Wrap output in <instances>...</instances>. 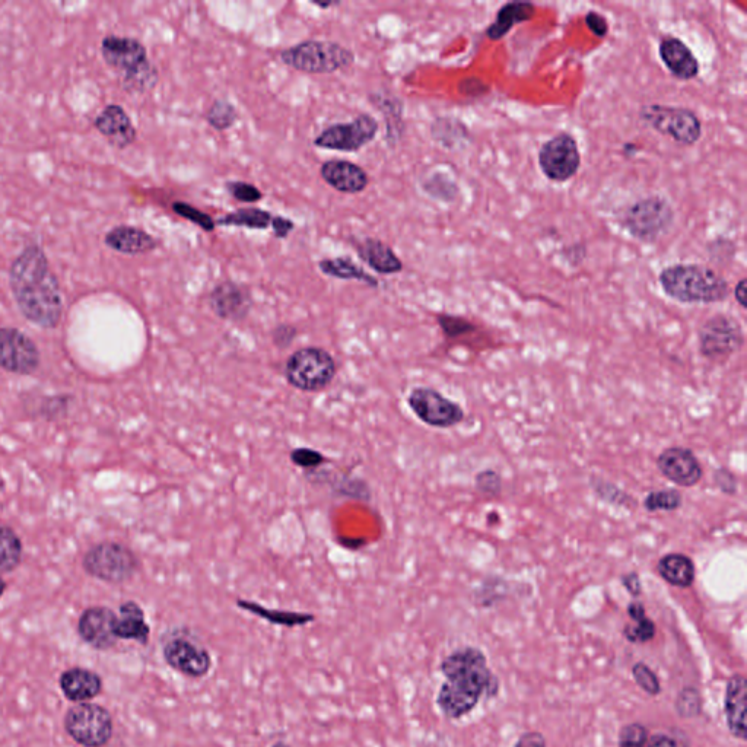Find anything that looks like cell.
I'll return each mask as SVG.
<instances>
[{"label":"cell","instance_id":"cell-58","mask_svg":"<svg viewBox=\"0 0 747 747\" xmlns=\"http://www.w3.org/2000/svg\"><path fill=\"white\" fill-rule=\"evenodd\" d=\"M647 747H679V745L675 739L666 734H656V736H650Z\"/></svg>","mask_w":747,"mask_h":747},{"label":"cell","instance_id":"cell-19","mask_svg":"<svg viewBox=\"0 0 747 747\" xmlns=\"http://www.w3.org/2000/svg\"><path fill=\"white\" fill-rule=\"evenodd\" d=\"M116 619V613L108 607H89L79 618V637L95 650H110L119 641L114 635Z\"/></svg>","mask_w":747,"mask_h":747},{"label":"cell","instance_id":"cell-7","mask_svg":"<svg viewBox=\"0 0 747 747\" xmlns=\"http://www.w3.org/2000/svg\"><path fill=\"white\" fill-rule=\"evenodd\" d=\"M338 374V364L326 349L310 346L298 349L285 364V378L289 386L305 393L326 390Z\"/></svg>","mask_w":747,"mask_h":747},{"label":"cell","instance_id":"cell-25","mask_svg":"<svg viewBox=\"0 0 747 747\" xmlns=\"http://www.w3.org/2000/svg\"><path fill=\"white\" fill-rule=\"evenodd\" d=\"M536 15V5L532 2H507L497 11L495 21L486 28L485 36L491 41L504 40L514 27L532 21Z\"/></svg>","mask_w":747,"mask_h":747},{"label":"cell","instance_id":"cell-34","mask_svg":"<svg viewBox=\"0 0 747 747\" xmlns=\"http://www.w3.org/2000/svg\"><path fill=\"white\" fill-rule=\"evenodd\" d=\"M629 618L634 625H626L623 629V637L632 644H644L656 637V623L651 621L645 612V607L640 602L631 603L628 606Z\"/></svg>","mask_w":747,"mask_h":747},{"label":"cell","instance_id":"cell-22","mask_svg":"<svg viewBox=\"0 0 747 747\" xmlns=\"http://www.w3.org/2000/svg\"><path fill=\"white\" fill-rule=\"evenodd\" d=\"M94 125L98 132L116 148L125 149L135 142V126L126 111L117 104H110L104 108L95 119Z\"/></svg>","mask_w":747,"mask_h":747},{"label":"cell","instance_id":"cell-36","mask_svg":"<svg viewBox=\"0 0 747 747\" xmlns=\"http://www.w3.org/2000/svg\"><path fill=\"white\" fill-rule=\"evenodd\" d=\"M22 558L21 540L14 530L0 526V574L14 571Z\"/></svg>","mask_w":747,"mask_h":747},{"label":"cell","instance_id":"cell-3","mask_svg":"<svg viewBox=\"0 0 747 747\" xmlns=\"http://www.w3.org/2000/svg\"><path fill=\"white\" fill-rule=\"evenodd\" d=\"M661 291L680 304H717L730 297V285L717 270L699 263H676L659 275Z\"/></svg>","mask_w":747,"mask_h":747},{"label":"cell","instance_id":"cell-45","mask_svg":"<svg viewBox=\"0 0 747 747\" xmlns=\"http://www.w3.org/2000/svg\"><path fill=\"white\" fill-rule=\"evenodd\" d=\"M593 488L594 491L599 494V497L602 499H605V501L610 502V504L615 505H625V507H629V504H635L634 499L629 497L628 494H625V492H622L621 489L616 488V486H613L612 483L602 481V479L593 478Z\"/></svg>","mask_w":747,"mask_h":747},{"label":"cell","instance_id":"cell-17","mask_svg":"<svg viewBox=\"0 0 747 747\" xmlns=\"http://www.w3.org/2000/svg\"><path fill=\"white\" fill-rule=\"evenodd\" d=\"M661 475L677 486L692 488L704 476V469L691 448L669 447L657 459Z\"/></svg>","mask_w":747,"mask_h":747},{"label":"cell","instance_id":"cell-61","mask_svg":"<svg viewBox=\"0 0 747 747\" xmlns=\"http://www.w3.org/2000/svg\"><path fill=\"white\" fill-rule=\"evenodd\" d=\"M5 590H6L5 581H3L2 578H0V597L3 596V593H5Z\"/></svg>","mask_w":747,"mask_h":747},{"label":"cell","instance_id":"cell-62","mask_svg":"<svg viewBox=\"0 0 747 747\" xmlns=\"http://www.w3.org/2000/svg\"><path fill=\"white\" fill-rule=\"evenodd\" d=\"M272 747H292V746H289L288 743H285V742H276V743H273Z\"/></svg>","mask_w":747,"mask_h":747},{"label":"cell","instance_id":"cell-12","mask_svg":"<svg viewBox=\"0 0 747 747\" xmlns=\"http://www.w3.org/2000/svg\"><path fill=\"white\" fill-rule=\"evenodd\" d=\"M581 152L577 139L568 132L553 136L540 146L537 164L543 176L552 183H567L581 168Z\"/></svg>","mask_w":747,"mask_h":747},{"label":"cell","instance_id":"cell-23","mask_svg":"<svg viewBox=\"0 0 747 747\" xmlns=\"http://www.w3.org/2000/svg\"><path fill=\"white\" fill-rule=\"evenodd\" d=\"M746 701L747 682L743 675L731 676L726 686V701H724V712H726L727 726L730 733L736 739H747L746 730Z\"/></svg>","mask_w":747,"mask_h":747},{"label":"cell","instance_id":"cell-15","mask_svg":"<svg viewBox=\"0 0 747 747\" xmlns=\"http://www.w3.org/2000/svg\"><path fill=\"white\" fill-rule=\"evenodd\" d=\"M162 657L167 666L190 679L208 676L214 666L211 653L183 635H173L165 641Z\"/></svg>","mask_w":747,"mask_h":747},{"label":"cell","instance_id":"cell-2","mask_svg":"<svg viewBox=\"0 0 747 747\" xmlns=\"http://www.w3.org/2000/svg\"><path fill=\"white\" fill-rule=\"evenodd\" d=\"M440 670L447 680L438 692L437 705L448 720H459L475 710L482 698L498 695V677L479 648L453 651L441 661Z\"/></svg>","mask_w":747,"mask_h":747},{"label":"cell","instance_id":"cell-27","mask_svg":"<svg viewBox=\"0 0 747 747\" xmlns=\"http://www.w3.org/2000/svg\"><path fill=\"white\" fill-rule=\"evenodd\" d=\"M355 249L359 257L380 275H396L403 270V262L392 247L378 238H364L356 244Z\"/></svg>","mask_w":747,"mask_h":747},{"label":"cell","instance_id":"cell-29","mask_svg":"<svg viewBox=\"0 0 747 747\" xmlns=\"http://www.w3.org/2000/svg\"><path fill=\"white\" fill-rule=\"evenodd\" d=\"M235 605H237L238 609L244 610V612H249L250 615L257 616V618L269 622L270 625L284 626V628H298V626H305L308 625V623L316 621V616H314L313 613L269 609V607L259 605V603L256 602H251V600L237 599Z\"/></svg>","mask_w":747,"mask_h":747},{"label":"cell","instance_id":"cell-47","mask_svg":"<svg viewBox=\"0 0 747 747\" xmlns=\"http://www.w3.org/2000/svg\"><path fill=\"white\" fill-rule=\"evenodd\" d=\"M475 485L483 495H498L501 492V476L494 470H483L475 476Z\"/></svg>","mask_w":747,"mask_h":747},{"label":"cell","instance_id":"cell-18","mask_svg":"<svg viewBox=\"0 0 747 747\" xmlns=\"http://www.w3.org/2000/svg\"><path fill=\"white\" fill-rule=\"evenodd\" d=\"M251 295L249 289L237 282L224 281L212 289L209 295V307L221 320L238 323L247 319L250 314Z\"/></svg>","mask_w":747,"mask_h":747},{"label":"cell","instance_id":"cell-43","mask_svg":"<svg viewBox=\"0 0 747 747\" xmlns=\"http://www.w3.org/2000/svg\"><path fill=\"white\" fill-rule=\"evenodd\" d=\"M289 457H291V462L295 466L301 467V469L307 470V472L320 469L323 464L329 463V459H326L324 454L314 450V448L308 447L295 448Z\"/></svg>","mask_w":747,"mask_h":747},{"label":"cell","instance_id":"cell-41","mask_svg":"<svg viewBox=\"0 0 747 747\" xmlns=\"http://www.w3.org/2000/svg\"><path fill=\"white\" fill-rule=\"evenodd\" d=\"M437 321L444 335L450 339L460 338V336L469 335V333L478 330V327L472 321L464 319V317L453 316V314H440Z\"/></svg>","mask_w":747,"mask_h":747},{"label":"cell","instance_id":"cell-53","mask_svg":"<svg viewBox=\"0 0 747 747\" xmlns=\"http://www.w3.org/2000/svg\"><path fill=\"white\" fill-rule=\"evenodd\" d=\"M270 227L273 228L275 237L279 238V240L288 237V235L295 230L294 222H292L291 219L284 218V216H273L272 225H270Z\"/></svg>","mask_w":747,"mask_h":747},{"label":"cell","instance_id":"cell-52","mask_svg":"<svg viewBox=\"0 0 747 747\" xmlns=\"http://www.w3.org/2000/svg\"><path fill=\"white\" fill-rule=\"evenodd\" d=\"M715 483L724 494L734 495L737 492V479L730 470L718 469L715 472Z\"/></svg>","mask_w":747,"mask_h":747},{"label":"cell","instance_id":"cell-4","mask_svg":"<svg viewBox=\"0 0 747 747\" xmlns=\"http://www.w3.org/2000/svg\"><path fill=\"white\" fill-rule=\"evenodd\" d=\"M101 53L107 65L122 75L127 92L145 94L158 84V71L149 62L145 46L136 38L108 36L101 43Z\"/></svg>","mask_w":747,"mask_h":747},{"label":"cell","instance_id":"cell-40","mask_svg":"<svg viewBox=\"0 0 747 747\" xmlns=\"http://www.w3.org/2000/svg\"><path fill=\"white\" fill-rule=\"evenodd\" d=\"M173 212L174 214L181 216V218L187 219V221L192 222V224L197 225V227H199L200 230H203L206 232L215 231V228H216L215 219L212 218L211 215L205 214V212H202L200 211V209L195 208V206L190 205V203H186V202L173 203Z\"/></svg>","mask_w":747,"mask_h":747},{"label":"cell","instance_id":"cell-14","mask_svg":"<svg viewBox=\"0 0 747 747\" xmlns=\"http://www.w3.org/2000/svg\"><path fill=\"white\" fill-rule=\"evenodd\" d=\"M378 122L370 114H361L349 123L327 127L314 139V146L330 151L356 152L373 142Z\"/></svg>","mask_w":747,"mask_h":747},{"label":"cell","instance_id":"cell-50","mask_svg":"<svg viewBox=\"0 0 747 747\" xmlns=\"http://www.w3.org/2000/svg\"><path fill=\"white\" fill-rule=\"evenodd\" d=\"M686 692H688L689 698H685L683 694L677 696L676 710L682 717H694L701 711V698H699V694H696L694 699L691 698L694 688H686Z\"/></svg>","mask_w":747,"mask_h":747},{"label":"cell","instance_id":"cell-37","mask_svg":"<svg viewBox=\"0 0 747 747\" xmlns=\"http://www.w3.org/2000/svg\"><path fill=\"white\" fill-rule=\"evenodd\" d=\"M422 189L431 196L432 199L441 200V202L451 203L459 196V184L448 177L447 174L435 173L422 181Z\"/></svg>","mask_w":747,"mask_h":747},{"label":"cell","instance_id":"cell-42","mask_svg":"<svg viewBox=\"0 0 747 747\" xmlns=\"http://www.w3.org/2000/svg\"><path fill=\"white\" fill-rule=\"evenodd\" d=\"M632 676H634L635 683L645 692V694L651 696H657L661 694V683L656 673L650 669L645 663H637L632 667Z\"/></svg>","mask_w":747,"mask_h":747},{"label":"cell","instance_id":"cell-59","mask_svg":"<svg viewBox=\"0 0 747 747\" xmlns=\"http://www.w3.org/2000/svg\"><path fill=\"white\" fill-rule=\"evenodd\" d=\"M638 151H640V148H638L635 143L628 142L623 145V154L626 155V157L631 158L634 157V155L638 154Z\"/></svg>","mask_w":747,"mask_h":747},{"label":"cell","instance_id":"cell-32","mask_svg":"<svg viewBox=\"0 0 747 747\" xmlns=\"http://www.w3.org/2000/svg\"><path fill=\"white\" fill-rule=\"evenodd\" d=\"M321 273L330 278L342 279V281H359L365 285L377 288L378 281L365 272L362 267L356 265L354 260L349 257H338V259H324L319 263Z\"/></svg>","mask_w":747,"mask_h":747},{"label":"cell","instance_id":"cell-31","mask_svg":"<svg viewBox=\"0 0 747 747\" xmlns=\"http://www.w3.org/2000/svg\"><path fill=\"white\" fill-rule=\"evenodd\" d=\"M660 577L673 587L689 588L694 584L696 568L694 561L683 553H669L657 565Z\"/></svg>","mask_w":747,"mask_h":747},{"label":"cell","instance_id":"cell-35","mask_svg":"<svg viewBox=\"0 0 747 747\" xmlns=\"http://www.w3.org/2000/svg\"><path fill=\"white\" fill-rule=\"evenodd\" d=\"M273 215L257 208H244L216 219V227H243L266 230L272 225Z\"/></svg>","mask_w":747,"mask_h":747},{"label":"cell","instance_id":"cell-49","mask_svg":"<svg viewBox=\"0 0 747 747\" xmlns=\"http://www.w3.org/2000/svg\"><path fill=\"white\" fill-rule=\"evenodd\" d=\"M584 22H586L588 31L599 40H605L609 36V21L599 11H588Z\"/></svg>","mask_w":747,"mask_h":747},{"label":"cell","instance_id":"cell-16","mask_svg":"<svg viewBox=\"0 0 747 747\" xmlns=\"http://www.w3.org/2000/svg\"><path fill=\"white\" fill-rule=\"evenodd\" d=\"M40 365L36 343L18 329H0V368L9 373L27 375Z\"/></svg>","mask_w":747,"mask_h":747},{"label":"cell","instance_id":"cell-38","mask_svg":"<svg viewBox=\"0 0 747 747\" xmlns=\"http://www.w3.org/2000/svg\"><path fill=\"white\" fill-rule=\"evenodd\" d=\"M683 504V497L676 489H660V491L650 492L644 499V508L648 513H673L679 510Z\"/></svg>","mask_w":747,"mask_h":747},{"label":"cell","instance_id":"cell-60","mask_svg":"<svg viewBox=\"0 0 747 747\" xmlns=\"http://www.w3.org/2000/svg\"><path fill=\"white\" fill-rule=\"evenodd\" d=\"M313 5L317 6V8L327 9V8H332V6H338L340 5V3L339 2H327V3L313 2Z\"/></svg>","mask_w":747,"mask_h":747},{"label":"cell","instance_id":"cell-10","mask_svg":"<svg viewBox=\"0 0 747 747\" xmlns=\"http://www.w3.org/2000/svg\"><path fill=\"white\" fill-rule=\"evenodd\" d=\"M65 730L78 745L104 747L113 737V717L101 705L82 702L66 712Z\"/></svg>","mask_w":747,"mask_h":747},{"label":"cell","instance_id":"cell-26","mask_svg":"<svg viewBox=\"0 0 747 747\" xmlns=\"http://www.w3.org/2000/svg\"><path fill=\"white\" fill-rule=\"evenodd\" d=\"M114 635L117 640L136 641L148 645L151 638V626L145 619V612L136 602H126L120 606V615L114 623Z\"/></svg>","mask_w":747,"mask_h":747},{"label":"cell","instance_id":"cell-57","mask_svg":"<svg viewBox=\"0 0 747 747\" xmlns=\"http://www.w3.org/2000/svg\"><path fill=\"white\" fill-rule=\"evenodd\" d=\"M734 298L742 308H747V279L742 278L733 289Z\"/></svg>","mask_w":747,"mask_h":747},{"label":"cell","instance_id":"cell-39","mask_svg":"<svg viewBox=\"0 0 747 747\" xmlns=\"http://www.w3.org/2000/svg\"><path fill=\"white\" fill-rule=\"evenodd\" d=\"M205 120L218 132H225L237 123L238 111L230 101L218 100L206 111Z\"/></svg>","mask_w":747,"mask_h":747},{"label":"cell","instance_id":"cell-11","mask_svg":"<svg viewBox=\"0 0 747 747\" xmlns=\"http://www.w3.org/2000/svg\"><path fill=\"white\" fill-rule=\"evenodd\" d=\"M699 352L714 362H724L745 345V332L739 320L730 314L718 313L710 317L698 332Z\"/></svg>","mask_w":747,"mask_h":747},{"label":"cell","instance_id":"cell-21","mask_svg":"<svg viewBox=\"0 0 747 747\" xmlns=\"http://www.w3.org/2000/svg\"><path fill=\"white\" fill-rule=\"evenodd\" d=\"M320 176L324 183L346 195L364 192L370 184V177L364 168L343 160L324 162L320 167Z\"/></svg>","mask_w":747,"mask_h":747},{"label":"cell","instance_id":"cell-13","mask_svg":"<svg viewBox=\"0 0 747 747\" xmlns=\"http://www.w3.org/2000/svg\"><path fill=\"white\" fill-rule=\"evenodd\" d=\"M408 405L419 421L432 428H453L464 419V410L459 403L431 387H415L409 394Z\"/></svg>","mask_w":747,"mask_h":747},{"label":"cell","instance_id":"cell-44","mask_svg":"<svg viewBox=\"0 0 747 747\" xmlns=\"http://www.w3.org/2000/svg\"><path fill=\"white\" fill-rule=\"evenodd\" d=\"M650 736V730L644 724H626L619 731V747H647Z\"/></svg>","mask_w":747,"mask_h":747},{"label":"cell","instance_id":"cell-30","mask_svg":"<svg viewBox=\"0 0 747 747\" xmlns=\"http://www.w3.org/2000/svg\"><path fill=\"white\" fill-rule=\"evenodd\" d=\"M434 141L447 151H462L472 143V133L456 117H438L431 126Z\"/></svg>","mask_w":747,"mask_h":747},{"label":"cell","instance_id":"cell-55","mask_svg":"<svg viewBox=\"0 0 747 747\" xmlns=\"http://www.w3.org/2000/svg\"><path fill=\"white\" fill-rule=\"evenodd\" d=\"M514 747H548L546 746V740L545 737H543L542 733H537V731H529V733H524L523 736L520 737V739L517 740L516 745Z\"/></svg>","mask_w":747,"mask_h":747},{"label":"cell","instance_id":"cell-33","mask_svg":"<svg viewBox=\"0 0 747 747\" xmlns=\"http://www.w3.org/2000/svg\"><path fill=\"white\" fill-rule=\"evenodd\" d=\"M371 101L386 116L387 142L390 146L400 141L403 135V103L394 95L374 94Z\"/></svg>","mask_w":747,"mask_h":747},{"label":"cell","instance_id":"cell-20","mask_svg":"<svg viewBox=\"0 0 747 747\" xmlns=\"http://www.w3.org/2000/svg\"><path fill=\"white\" fill-rule=\"evenodd\" d=\"M659 56L670 75L675 76L679 81H694L701 72L698 57L680 38L673 36L661 38Z\"/></svg>","mask_w":747,"mask_h":747},{"label":"cell","instance_id":"cell-6","mask_svg":"<svg viewBox=\"0 0 747 747\" xmlns=\"http://www.w3.org/2000/svg\"><path fill=\"white\" fill-rule=\"evenodd\" d=\"M282 63L311 75H327L355 63V54L335 41L308 40L281 53Z\"/></svg>","mask_w":747,"mask_h":747},{"label":"cell","instance_id":"cell-1","mask_svg":"<svg viewBox=\"0 0 747 747\" xmlns=\"http://www.w3.org/2000/svg\"><path fill=\"white\" fill-rule=\"evenodd\" d=\"M9 281L19 310L31 323L43 329L57 327L62 320V292L40 247L33 244L19 253L12 262Z\"/></svg>","mask_w":747,"mask_h":747},{"label":"cell","instance_id":"cell-9","mask_svg":"<svg viewBox=\"0 0 747 747\" xmlns=\"http://www.w3.org/2000/svg\"><path fill=\"white\" fill-rule=\"evenodd\" d=\"M138 556L122 543L106 542L89 549L84 568L91 577L110 584H123L138 572Z\"/></svg>","mask_w":747,"mask_h":747},{"label":"cell","instance_id":"cell-48","mask_svg":"<svg viewBox=\"0 0 747 747\" xmlns=\"http://www.w3.org/2000/svg\"><path fill=\"white\" fill-rule=\"evenodd\" d=\"M457 89H459L460 95L467 98L485 97V95H488L489 91H491V87H489L485 81H482V79L476 78V76L460 81Z\"/></svg>","mask_w":747,"mask_h":747},{"label":"cell","instance_id":"cell-24","mask_svg":"<svg viewBox=\"0 0 747 747\" xmlns=\"http://www.w3.org/2000/svg\"><path fill=\"white\" fill-rule=\"evenodd\" d=\"M63 695L72 702L91 701L103 691V679L95 672L81 667H73L62 673L59 679Z\"/></svg>","mask_w":747,"mask_h":747},{"label":"cell","instance_id":"cell-56","mask_svg":"<svg viewBox=\"0 0 747 747\" xmlns=\"http://www.w3.org/2000/svg\"><path fill=\"white\" fill-rule=\"evenodd\" d=\"M623 587L626 588L631 596L638 597L641 594L642 586L640 581V575L637 572H631V574L623 575L622 577Z\"/></svg>","mask_w":747,"mask_h":747},{"label":"cell","instance_id":"cell-46","mask_svg":"<svg viewBox=\"0 0 747 747\" xmlns=\"http://www.w3.org/2000/svg\"><path fill=\"white\" fill-rule=\"evenodd\" d=\"M225 187L228 193L241 203H256L263 199V193L254 184L246 181H230Z\"/></svg>","mask_w":747,"mask_h":747},{"label":"cell","instance_id":"cell-8","mask_svg":"<svg viewBox=\"0 0 747 747\" xmlns=\"http://www.w3.org/2000/svg\"><path fill=\"white\" fill-rule=\"evenodd\" d=\"M638 117L644 125L672 139L677 145L694 146L701 141L704 133L702 120L688 107L644 104L638 111Z\"/></svg>","mask_w":747,"mask_h":747},{"label":"cell","instance_id":"cell-51","mask_svg":"<svg viewBox=\"0 0 747 747\" xmlns=\"http://www.w3.org/2000/svg\"><path fill=\"white\" fill-rule=\"evenodd\" d=\"M298 330L297 327L292 324H279L272 333L273 343L278 346L279 349H286L295 342L297 339Z\"/></svg>","mask_w":747,"mask_h":747},{"label":"cell","instance_id":"cell-5","mask_svg":"<svg viewBox=\"0 0 747 747\" xmlns=\"http://www.w3.org/2000/svg\"><path fill=\"white\" fill-rule=\"evenodd\" d=\"M676 212L664 196L641 197L621 216L623 230L642 244H656L672 230Z\"/></svg>","mask_w":747,"mask_h":747},{"label":"cell","instance_id":"cell-28","mask_svg":"<svg viewBox=\"0 0 747 747\" xmlns=\"http://www.w3.org/2000/svg\"><path fill=\"white\" fill-rule=\"evenodd\" d=\"M106 244L110 249L119 253L138 256V254L149 253L158 247L157 240L141 228L120 225L113 228L106 235Z\"/></svg>","mask_w":747,"mask_h":747},{"label":"cell","instance_id":"cell-54","mask_svg":"<svg viewBox=\"0 0 747 747\" xmlns=\"http://www.w3.org/2000/svg\"><path fill=\"white\" fill-rule=\"evenodd\" d=\"M587 256V246L583 243H575L564 251V257L571 266H580Z\"/></svg>","mask_w":747,"mask_h":747}]
</instances>
